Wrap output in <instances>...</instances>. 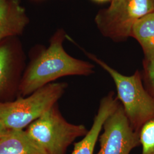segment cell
<instances>
[{
	"mask_svg": "<svg viewBox=\"0 0 154 154\" xmlns=\"http://www.w3.org/2000/svg\"><path fill=\"white\" fill-rule=\"evenodd\" d=\"M62 42V35H56L49 46L30 63L22 74L17 97H26L61 77L88 76L93 74V65L68 54Z\"/></svg>",
	"mask_w": 154,
	"mask_h": 154,
	"instance_id": "obj_1",
	"label": "cell"
},
{
	"mask_svg": "<svg viewBox=\"0 0 154 154\" xmlns=\"http://www.w3.org/2000/svg\"><path fill=\"white\" fill-rule=\"evenodd\" d=\"M86 54L112 78L116 85V97L132 128L139 132L147 122L154 119V99L145 88L141 73L137 70L130 76L123 75L95 55Z\"/></svg>",
	"mask_w": 154,
	"mask_h": 154,
	"instance_id": "obj_2",
	"label": "cell"
},
{
	"mask_svg": "<svg viewBox=\"0 0 154 154\" xmlns=\"http://www.w3.org/2000/svg\"><path fill=\"white\" fill-rule=\"evenodd\" d=\"M67 86L51 83L26 97L0 103V121L9 130H23L57 104Z\"/></svg>",
	"mask_w": 154,
	"mask_h": 154,
	"instance_id": "obj_3",
	"label": "cell"
},
{
	"mask_svg": "<svg viewBox=\"0 0 154 154\" xmlns=\"http://www.w3.org/2000/svg\"><path fill=\"white\" fill-rule=\"evenodd\" d=\"M88 130L83 125L67 121L57 103L25 131L45 154H66L68 147Z\"/></svg>",
	"mask_w": 154,
	"mask_h": 154,
	"instance_id": "obj_4",
	"label": "cell"
},
{
	"mask_svg": "<svg viewBox=\"0 0 154 154\" xmlns=\"http://www.w3.org/2000/svg\"><path fill=\"white\" fill-rule=\"evenodd\" d=\"M154 11V0H112L98 14L96 22L106 37L119 41L131 36L134 24Z\"/></svg>",
	"mask_w": 154,
	"mask_h": 154,
	"instance_id": "obj_5",
	"label": "cell"
},
{
	"mask_svg": "<svg viewBox=\"0 0 154 154\" xmlns=\"http://www.w3.org/2000/svg\"><path fill=\"white\" fill-rule=\"evenodd\" d=\"M102 130L97 154H130L140 146L139 132L132 128L120 102L106 119Z\"/></svg>",
	"mask_w": 154,
	"mask_h": 154,
	"instance_id": "obj_6",
	"label": "cell"
},
{
	"mask_svg": "<svg viewBox=\"0 0 154 154\" xmlns=\"http://www.w3.org/2000/svg\"><path fill=\"white\" fill-rule=\"evenodd\" d=\"M119 103L118 98L112 91L101 99L92 126L81 140L74 144V149L71 154H94L103 123Z\"/></svg>",
	"mask_w": 154,
	"mask_h": 154,
	"instance_id": "obj_7",
	"label": "cell"
},
{
	"mask_svg": "<svg viewBox=\"0 0 154 154\" xmlns=\"http://www.w3.org/2000/svg\"><path fill=\"white\" fill-rule=\"evenodd\" d=\"M22 75L17 69L14 52L8 44L0 45V103L16 99Z\"/></svg>",
	"mask_w": 154,
	"mask_h": 154,
	"instance_id": "obj_8",
	"label": "cell"
},
{
	"mask_svg": "<svg viewBox=\"0 0 154 154\" xmlns=\"http://www.w3.org/2000/svg\"><path fill=\"white\" fill-rule=\"evenodd\" d=\"M26 23L25 9L18 0H5L0 4V41L21 33Z\"/></svg>",
	"mask_w": 154,
	"mask_h": 154,
	"instance_id": "obj_9",
	"label": "cell"
},
{
	"mask_svg": "<svg viewBox=\"0 0 154 154\" xmlns=\"http://www.w3.org/2000/svg\"><path fill=\"white\" fill-rule=\"evenodd\" d=\"M0 154H45L24 130H12L0 140Z\"/></svg>",
	"mask_w": 154,
	"mask_h": 154,
	"instance_id": "obj_10",
	"label": "cell"
},
{
	"mask_svg": "<svg viewBox=\"0 0 154 154\" xmlns=\"http://www.w3.org/2000/svg\"><path fill=\"white\" fill-rule=\"evenodd\" d=\"M131 36L140 44L146 61L154 60V11L139 19L133 26Z\"/></svg>",
	"mask_w": 154,
	"mask_h": 154,
	"instance_id": "obj_11",
	"label": "cell"
},
{
	"mask_svg": "<svg viewBox=\"0 0 154 154\" xmlns=\"http://www.w3.org/2000/svg\"><path fill=\"white\" fill-rule=\"evenodd\" d=\"M141 154H154V119L147 122L140 131Z\"/></svg>",
	"mask_w": 154,
	"mask_h": 154,
	"instance_id": "obj_12",
	"label": "cell"
},
{
	"mask_svg": "<svg viewBox=\"0 0 154 154\" xmlns=\"http://www.w3.org/2000/svg\"><path fill=\"white\" fill-rule=\"evenodd\" d=\"M144 72L142 75L145 88L154 99V60L143 62Z\"/></svg>",
	"mask_w": 154,
	"mask_h": 154,
	"instance_id": "obj_13",
	"label": "cell"
},
{
	"mask_svg": "<svg viewBox=\"0 0 154 154\" xmlns=\"http://www.w3.org/2000/svg\"><path fill=\"white\" fill-rule=\"evenodd\" d=\"M11 131V130L8 129L3 123L0 121V140Z\"/></svg>",
	"mask_w": 154,
	"mask_h": 154,
	"instance_id": "obj_14",
	"label": "cell"
},
{
	"mask_svg": "<svg viewBox=\"0 0 154 154\" xmlns=\"http://www.w3.org/2000/svg\"><path fill=\"white\" fill-rule=\"evenodd\" d=\"M5 1V0H0V4H2V3L4 1Z\"/></svg>",
	"mask_w": 154,
	"mask_h": 154,
	"instance_id": "obj_15",
	"label": "cell"
},
{
	"mask_svg": "<svg viewBox=\"0 0 154 154\" xmlns=\"http://www.w3.org/2000/svg\"><path fill=\"white\" fill-rule=\"evenodd\" d=\"M96 1H107V0H96Z\"/></svg>",
	"mask_w": 154,
	"mask_h": 154,
	"instance_id": "obj_16",
	"label": "cell"
},
{
	"mask_svg": "<svg viewBox=\"0 0 154 154\" xmlns=\"http://www.w3.org/2000/svg\"></svg>",
	"mask_w": 154,
	"mask_h": 154,
	"instance_id": "obj_17",
	"label": "cell"
}]
</instances>
